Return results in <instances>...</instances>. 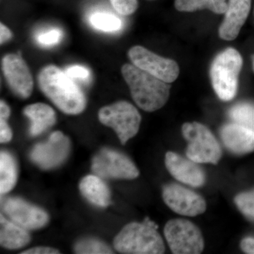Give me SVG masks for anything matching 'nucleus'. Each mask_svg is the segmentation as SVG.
<instances>
[{
    "label": "nucleus",
    "mask_w": 254,
    "mask_h": 254,
    "mask_svg": "<svg viewBox=\"0 0 254 254\" xmlns=\"http://www.w3.org/2000/svg\"><path fill=\"white\" fill-rule=\"evenodd\" d=\"M1 68L11 91L23 99L29 98L33 93L34 81L22 57L16 54L4 55L1 60Z\"/></svg>",
    "instance_id": "nucleus-10"
},
{
    "label": "nucleus",
    "mask_w": 254,
    "mask_h": 254,
    "mask_svg": "<svg viewBox=\"0 0 254 254\" xmlns=\"http://www.w3.org/2000/svg\"><path fill=\"white\" fill-rule=\"evenodd\" d=\"M23 113L31 120L30 134L33 136L41 134L56 123L55 110L45 103H38L28 105L23 110Z\"/></svg>",
    "instance_id": "nucleus-17"
},
{
    "label": "nucleus",
    "mask_w": 254,
    "mask_h": 254,
    "mask_svg": "<svg viewBox=\"0 0 254 254\" xmlns=\"http://www.w3.org/2000/svg\"><path fill=\"white\" fill-rule=\"evenodd\" d=\"M163 198L169 208L184 216H197L206 210L203 197L181 185L173 184L164 187Z\"/></svg>",
    "instance_id": "nucleus-11"
},
{
    "label": "nucleus",
    "mask_w": 254,
    "mask_h": 254,
    "mask_svg": "<svg viewBox=\"0 0 254 254\" xmlns=\"http://www.w3.org/2000/svg\"><path fill=\"white\" fill-rule=\"evenodd\" d=\"M115 250L122 254H161L165 244L154 222H131L124 227L114 240Z\"/></svg>",
    "instance_id": "nucleus-3"
},
{
    "label": "nucleus",
    "mask_w": 254,
    "mask_h": 254,
    "mask_svg": "<svg viewBox=\"0 0 254 254\" xmlns=\"http://www.w3.org/2000/svg\"><path fill=\"white\" fill-rule=\"evenodd\" d=\"M11 110L4 100L0 102V142L8 143L12 138L13 133L7 123Z\"/></svg>",
    "instance_id": "nucleus-25"
},
{
    "label": "nucleus",
    "mask_w": 254,
    "mask_h": 254,
    "mask_svg": "<svg viewBox=\"0 0 254 254\" xmlns=\"http://www.w3.org/2000/svg\"><path fill=\"white\" fill-rule=\"evenodd\" d=\"M177 11L193 12L198 10L208 9L217 14H225L227 9L226 0H175Z\"/></svg>",
    "instance_id": "nucleus-21"
},
{
    "label": "nucleus",
    "mask_w": 254,
    "mask_h": 254,
    "mask_svg": "<svg viewBox=\"0 0 254 254\" xmlns=\"http://www.w3.org/2000/svg\"><path fill=\"white\" fill-rule=\"evenodd\" d=\"M59 253V251L55 250V249L46 247H34V248L21 252L22 254H56Z\"/></svg>",
    "instance_id": "nucleus-30"
},
{
    "label": "nucleus",
    "mask_w": 254,
    "mask_h": 254,
    "mask_svg": "<svg viewBox=\"0 0 254 254\" xmlns=\"http://www.w3.org/2000/svg\"><path fill=\"white\" fill-rule=\"evenodd\" d=\"M252 68H253V70L254 71V55H252Z\"/></svg>",
    "instance_id": "nucleus-33"
},
{
    "label": "nucleus",
    "mask_w": 254,
    "mask_h": 254,
    "mask_svg": "<svg viewBox=\"0 0 254 254\" xmlns=\"http://www.w3.org/2000/svg\"><path fill=\"white\" fill-rule=\"evenodd\" d=\"M3 210L11 221L26 230L44 227L49 217L43 209L30 204L19 198H9L4 202Z\"/></svg>",
    "instance_id": "nucleus-13"
},
{
    "label": "nucleus",
    "mask_w": 254,
    "mask_h": 254,
    "mask_svg": "<svg viewBox=\"0 0 254 254\" xmlns=\"http://www.w3.org/2000/svg\"><path fill=\"white\" fill-rule=\"evenodd\" d=\"M98 119L103 125L113 128L123 144L136 136L141 122L136 107L125 100L100 108Z\"/></svg>",
    "instance_id": "nucleus-6"
},
{
    "label": "nucleus",
    "mask_w": 254,
    "mask_h": 254,
    "mask_svg": "<svg viewBox=\"0 0 254 254\" xmlns=\"http://www.w3.org/2000/svg\"><path fill=\"white\" fill-rule=\"evenodd\" d=\"M235 203L245 215L254 218V190L237 195Z\"/></svg>",
    "instance_id": "nucleus-26"
},
{
    "label": "nucleus",
    "mask_w": 254,
    "mask_h": 254,
    "mask_svg": "<svg viewBox=\"0 0 254 254\" xmlns=\"http://www.w3.org/2000/svg\"><path fill=\"white\" fill-rule=\"evenodd\" d=\"M165 165L169 173L177 181L193 187H200L205 184L204 172L198 163L190 158L168 152L165 155Z\"/></svg>",
    "instance_id": "nucleus-14"
},
{
    "label": "nucleus",
    "mask_w": 254,
    "mask_h": 254,
    "mask_svg": "<svg viewBox=\"0 0 254 254\" xmlns=\"http://www.w3.org/2000/svg\"><path fill=\"white\" fill-rule=\"evenodd\" d=\"M188 145L187 157L197 163L216 165L222 157V149L208 127L198 123H187L182 128Z\"/></svg>",
    "instance_id": "nucleus-5"
},
{
    "label": "nucleus",
    "mask_w": 254,
    "mask_h": 254,
    "mask_svg": "<svg viewBox=\"0 0 254 254\" xmlns=\"http://www.w3.org/2000/svg\"><path fill=\"white\" fill-rule=\"evenodd\" d=\"M128 56L137 67L166 83H173L180 74V67L175 60L159 56L144 47H132Z\"/></svg>",
    "instance_id": "nucleus-8"
},
{
    "label": "nucleus",
    "mask_w": 254,
    "mask_h": 254,
    "mask_svg": "<svg viewBox=\"0 0 254 254\" xmlns=\"http://www.w3.org/2000/svg\"><path fill=\"white\" fill-rule=\"evenodd\" d=\"M242 65V55L232 48L223 50L213 60L210 66V79L214 91L220 99L230 101L235 98Z\"/></svg>",
    "instance_id": "nucleus-4"
},
{
    "label": "nucleus",
    "mask_w": 254,
    "mask_h": 254,
    "mask_svg": "<svg viewBox=\"0 0 254 254\" xmlns=\"http://www.w3.org/2000/svg\"><path fill=\"white\" fill-rule=\"evenodd\" d=\"M38 83L42 93L63 113L76 115L86 109V95L73 79L58 66L50 64L41 68Z\"/></svg>",
    "instance_id": "nucleus-1"
},
{
    "label": "nucleus",
    "mask_w": 254,
    "mask_h": 254,
    "mask_svg": "<svg viewBox=\"0 0 254 254\" xmlns=\"http://www.w3.org/2000/svg\"><path fill=\"white\" fill-rule=\"evenodd\" d=\"M92 170L100 177L120 180H133L139 175L135 164L126 155L118 151L103 149L93 160Z\"/></svg>",
    "instance_id": "nucleus-9"
},
{
    "label": "nucleus",
    "mask_w": 254,
    "mask_h": 254,
    "mask_svg": "<svg viewBox=\"0 0 254 254\" xmlns=\"http://www.w3.org/2000/svg\"><path fill=\"white\" fill-rule=\"evenodd\" d=\"M70 151V141L61 131H55L48 141L39 143L33 148L31 158L33 163L43 169L58 167L67 158Z\"/></svg>",
    "instance_id": "nucleus-12"
},
{
    "label": "nucleus",
    "mask_w": 254,
    "mask_h": 254,
    "mask_svg": "<svg viewBox=\"0 0 254 254\" xmlns=\"http://www.w3.org/2000/svg\"><path fill=\"white\" fill-rule=\"evenodd\" d=\"M63 38V32L58 28H53L50 31L43 32L37 37V41L43 46H53L58 44Z\"/></svg>",
    "instance_id": "nucleus-28"
},
{
    "label": "nucleus",
    "mask_w": 254,
    "mask_h": 254,
    "mask_svg": "<svg viewBox=\"0 0 254 254\" xmlns=\"http://www.w3.org/2000/svg\"><path fill=\"white\" fill-rule=\"evenodd\" d=\"M17 180V165L9 153L1 151L0 154V192L6 193L14 188Z\"/></svg>",
    "instance_id": "nucleus-20"
},
{
    "label": "nucleus",
    "mask_w": 254,
    "mask_h": 254,
    "mask_svg": "<svg viewBox=\"0 0 254 254\" xmlns=\"http://www.w3.org/2000/svg\"><path fill=\"white\" fill-rule=\"evenodd\" d=\"M241 248L246 254H254V239L247 237L241 242Z\"/></svg>",
    "instance_id": "nucleus-32"
},
{
    "label": "nucleus",
    "mask_w": 254,
    "mask_h": 254,
    "mask_svg": "<svg viewBox=\"0 0 254 254\" xmlns=\"http://www.w3.org/2000/svg\"><path fill=\"white\" fill-rule=\"evenodd\" d=\"M252 0H229L223 21L219 27V36L225 41H233L250 15Z\"/></svg>",
    "instance_id": "nucleus-15"
},
{
    "label": "nucleus",
    "mask_w": 254,
    "mask_h": 254,
    "mask_svg": "<svg viewBox=\"0 0 254 254\" xmlns=\"http://www.w3.org/2000/svg\"><path fill=\"white\" fill-rule=\"evenodd\" d=\"M164 234L173 254H198L204 249L199 228L185 219H173L167 222Z\"/></svg>",
    "instance_id": "nucleus-7"
},
{
    "label": "nucleus",
    "mask_w": 254,
    "mask_h": 254,
    "mask_svg": "<svg viewBox=\"0 0 254 254\" xmlns=\"http://www.w3.org/2000/svg\"><path fill=\"white\" fill-rule=\"evenodd\" d=\"M122 73L129 87L132 98L144 111L152 113L163 108L168 101L171 86L133 64H125Z\"/></svg>",
    "instance_id": "nucleus-2"
},
{
    "label": "nucleus",
    "mask_w": 254,
    "mask_h": 254,
    "mask_svg": "<svg viewBox=\"0 0 254 254\" xmlns=\"http://www.w3.org/2000/svg\"><path fill=\"white\" fill-rule=\"evenodd\" d=\"M0 243L8 250H18L27 245L31 241V237L26 229L18 224L4 218L0 217Z\"/></svg>",
    "instance_id": "nucleus-19"
},
{
    "label": "nucleus",
    "mask_w": 254,
    "mask_h": 254,
    "mask_svg": "<svg viewBox=\"0 0 254 254\" xmlns=\"http://www.w3.org/2000/svg\"><path fill=\"white\" fill-rule=\"evenodd\" d=\"M113 9L123 16L133 14L138 9V0H110Z\"/></svg>",
    "instance_id": "nucleus-27"
},
{
    "label": "nucleus",
    "mask_w": 254,
    "mask_h": 254,
    "mask_svg": "<svg viewBox=\"0 0 254 254\" xmlns=\"http://www.w3.org/2000/svg\"><path fill=\"white\" fill-rule=\"evenodd\" d=\"M76 254H113L108 245L99 240H83L75 246Z\"/></svg>",
    "instance_id": "nucleus-24"
},
{
    "label": "nucleus",
    "mask_w": 254,
    "mask_h": 254,
    "mask_svg": "<svg viewBox=\"0 0 254 254\" xmlns=\"http://www.w3.org/2000/svg\"><path fill=\"white\" fill-rule=\"evenodd\" d=\"M89 21L95 29L104 32H116L123 28V21L118 16L108 12L98 11L91 15Z\"/></svg>",
    "instance_id": "nucleus-22"
},
{
    "label": "nucleus",
    "mask_w": 254,
    "mask_h": 254,
    "mask_svg": "<svg viewBox=\"0 0 254 254\" xmlns=\"http://www.w3.org/2000/svg\"><path fill=\"white\" fill-rule=\"evenodd\" d=\"M65 72L72 79L86 80L89 78L90 71L88 68L80 65H73L65 70Z\"/></svg>",
    "instance_id": "nucleus-29"
},
{
    "label": "nucleus",
    "mask_w": 254,
    "mask_h": 254,
    "mask_svg": "<svg viewBox=\"0 0 254 254\" xmlns=\"http://www.w3.org/2000/svg\"><path fill=\"white\" fill-rule=\"evenodd\" d=\"M229 116L234 123L240 124L254 132V104L240 103L232 107Z\"/></svg>",
    "instance_id": "nucleus-23"
},
{
    "label": "nucleus",
    "mask_w": 254,
    "mask_h": 254,
    "mask_svg": "<svg viewBox=\"0 0 254 254\" xmlns=\"http://www.w3.org/2000/svg\"><path fill=\"white\" fill-rule=\"evenodd\" d=\"M13 34L9 28L6 27L4 23H0V43L1 45L10 41L12 38Z\"/></svg>",
    "instance_id": "nucleus-31"
},
{
    "label": "nucleus",
    "mask_w": 254,
    "mask_h": 254,
    "mask_svg": "<svg viewBox=\"0 0 254 254\" xmlns=\"http://www.w3.org/2000/svg\"><path fill=\"white\" fill-rule=\"evenodd\" d=\"M220 137L225 146L235 154H247L254 151V132L240 124L224 125L220 129Z\"/></svg>",
    "instance_id": "nucleus-16"
},
{
    "label": "nucleus",
    "mask_w": 254,
    "mask_h": 254,
    "mask_svg": "<svg viewBox=\"0 0 254 254\" xmlns=\"http://www.w3.org/2000/svg\"><path fill=\"white\" fill-rule=\"evenodd\" d=\"M79 190L88 201L97 206L105 208L111 202L109 187L98 175H88L80 182Z\"/></svg>",
    "instance_id": "nucleus-18"
}]
</instances>
